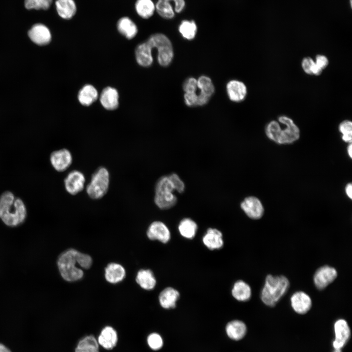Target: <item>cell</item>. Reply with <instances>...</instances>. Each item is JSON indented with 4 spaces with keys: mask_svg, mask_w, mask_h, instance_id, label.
I'll use <instances>...</instances> for the list:
<instances>
[{
    "mask_svg": "<svg viewBox=\"0 0 352 352\" xmlns=\"http://www.w3.org/2000/svg\"><path fill=\"white\" fill-rule=\"evenodd\" d=\"M27 212L23 200L10 191L0 196V219L7 226L16 227L26 220Z\"/></svg>",
    "mask_w": 352,
    "mask_h": 352,
    "instance_id": "1",
    "label": "cell"
},
{
    "mask_svg": "<svg viewBox=\"0 0 352 352\" xmlns=\"http://www.w3.org/2000/svg\"><path fill=\"white\" fill-rule=\"evenodd\" d=\"M279 122H270L265 128L267 136L278 144L291 143L298 140L300 137V130L293 121L286 116L278 118Z\"/></svg>",
    "mask_w": 352,
    "mask_h": 352,
    "instance_id": "2",
    "label": "cell"
},
{
    "mask_svg": "<svg viewBox=\"0 0 352 352\" xmlns=\"http://www.w3.org/2000/svg\"><path fill=\"white\" fill-rule=\"evenodd\" d=\"M289 287L288 279L283 276L268 275L261 293V298L266 306L273 307L285 294Z\"/></svg>",
    "mask_w": 352,
    "mask_h": 352,
    "instance_id": "3",
    "label": "cell"
},
{
    "mask_svg": "<svg viewBox=\"0 0 352 352\" xmlns=\"http://www.w3.org/2000/svg\"><path fill=\"white\" fill-rule=\"evenodd\" d=\"M77 250L70 248L63 252L57 261V266L61 277L67 282L81 279L84 275L83 270L78 267Z\"/></svg>",
    "mask_w": 352,
    "mask_h": 352,
    "instance_id": "4",
    "label": "cell"
},
{
    "mask_svg": "<svg viewBox=\"0 0 352 352\" xmlns=\"http://www.w3.org/2000/svg\"><path fill=\"white\" fill-rule=\"evenodd\" d=\"M110 184V174L104 167L98 168L92 175L86 188L87 193L93 199L103 198L108 192Z\"/></svg>",
    "mask_w": 352,
    "mask_h": 352,
    "instance_id": "5",
    "label": "cell"
},
{
    "mask_svg": "<svg viewBox=\"0 0 352 352\" xmlns=\"http://www.w3.org/2000/svg\"><path fill=\"white\" fill-rule=\"evenodd\" d=\"M147 41L152 48L157 49L158 63L163 66H168L174 57L172 44L169 38L163 34L155 33L152 35Z\"/></svg>",
    "mask_w": 352,
    "mask_h": 352,
    "instance_id": "6",
    "label": "cell"
},
{
    "mask_svg": "<svg viewBox=\"0 0 352 352\" xmlns=\"http://www.w3.org/2000/svg\"><path fill=\"white\" fill-rule=\"evenodd\" d=\"M337 276V272L333 267L324 265L315 272L313 281L315 286L320 290L326 288L332 283Z\"/></svg>",
    "mask_w": 352,
    "mask_h": 352,
    "instance_id": "7",
    "label": "cell"
},
{
    "mask_svg": "<svg viewBox=\"0 0 352 352\" xmlns=\"http://www.w3.org/2000/svg\"><path fill=\"white\" fill-rule=\"evenodd\" d=\"M85 183V176L78 170L70 172L64 179L65 189L71 195H75L82 191L84 188Z\"/></svg>",
    "mask_w": 352,
    "mask_h": 352,
    "instance_id": "8",
    "label": "cell"
},
{
    "mask_svg": "<svg viewBox=\"0 0 352 352\" xmlns=\"http://www.w3.org/2000/svg\"><path fill=\"white\" fill-rule=\"evenodd\" d=\"M50 161L56 171L62 172L66 171L71 165L72 162V156L68 150L61 149L51 153Z\"/></svg>",
    "mask_w": 352,
    "mask_h": 352,
    "instance_id": "9",
    "label": "cell"
},
{
    "mask_svg": "<svg viewBox=\"0 0 352 352\" xmlns=\"http://www.w3.org/2000/svg\"><path fill=\"white\" fill-rule=\"evenodd\" d=\"M147 236L151 240H158L164 243L168 242L171 239L169 228L160 221H155L150 224L147 230Z\"/></svg>",
    "mask_w": 352,
    "mask_h": 352,
    "instance_id": "10",
    "label": "cell"
},
{
    "mask_svg": "<svg viewBox=\"0 0 352 352\" xmlns=\"http://www.w3.org/2000/svg\"><path fill=\"white\" fill-rule=\"evenodd\" d=\"M241 207L246 215L252 219H259L264 214V210L261 201L255 197L250 196L245 198L241 203Z\"/></svg>",
    "mask_w": 352,
    "mask_h": 352,
    "instance_id": "11",
    "label": "cell"
},
{
    "mask_svg": "<svg viewBox=\"0 0 352 352\" xmlns=\"http://www.w3.org/2000/svg\"><path fill=\"white\" fill-rule=\"evenodd\" d=\"M28 36L30 40L38 45L48 44L51 39V34L48 28L43 24H34L29 30Z\"/></svg>",
    "mask_w": 352,
    "mask_h": 352,
    "instance_id": "12",
    "label": "cell"
},
{
    "mask_svg": "<svg viewBox=\"0 0 352 352\" xmlns=\"http://www.w3.org/2000/svg\"><path fill=\"white\" fill-rule=\"evenodd\" d=\"M290 302L293 310L301 314L308 312L312 306V301L309 296L301 291H297L292 294Z\"/></svg>",
    "mask_w": 352,
    "mask_h": 352,
    "instance_id": "13",
    "label": "cell"
},
{
    "mask_svg": "<svg viewBox=\"0 0 352 352\" xmlns=\"http://www.w3.org/2000/svg\"><path fill=\"white\" fill-rule=\"evenodd\" d=\"M198 88L200 89L198 94L197 106H203L209 101L214 93L215 88L211 79L206 76H200L197 80Z\"/></svg>",
    "mask_w": 352,
    "mask_h": 352,
    "instance_id": "14",
    "label": "cell"
},
{
    "mask_svg": "<svg viewBox=\"0 0 352 352\" xmlns=\"http://www.w3.org/2000/svg\"><path fill=\"white\" fill-rule=\"evenodd\" d=\"M335 339L333 343L336 349L342 348L350 336V329L348 323L344 319L337 320L334 324Z\"/></svg>",
    "mask_w": 352,
    "mask_h": 352,
    "instance_id": "15",
    "label": "cell"
},
{
    "mask_svg": "<svg viewBox=\"0 0 352 352\" xmlns=\"http://www.w3.org/2000/svg\"><path fill=\"white\" fill-rule=\"evenodd\" d=\"M226 89L228 97L232 101H242L246 96V87L241 81L235 80L229 81L227 84Z\"/></svg>",
    "mask_w": 352,
    "mask_h": 352,
    "instance_id": "16",
    "label": "cell"
},
{
    "mask_svg": "<svg viewBox=\"0 0 352 352\" xmlns=\"http://www.w3.org/2000/svg\"><path fill=\"white\" fill-rule=\"evenodd\" d=\"M202 242L209 249H219L223 245L222 233L217 229L209 228L202 238Z\"/></svg>",
    "mask_w": 352,
    "mask_h": 352,
    "instance_id": "17",
    "label": "cell"
},
{
    "mask_svg": "<svg viewBox=\"0 0 352 352\" xmlns=\"http://www.w3.org/2000/svg\"><path fill=\"white\" fill-rule=\"evenodd\" d=\"M118 93L113 88L108 87L101 92L100 101L103 107L108 110H114L118 106Z\"/></svg>",
    "mask_w": 352,
    "mask_h": 352,
    "instance_id": "18",
    "label": "cell"
},
{
    "mask_svg": "<svg viewBox=\"0 0 352 352\" xmlns=\"http://www.w3.org/2000/svg\"><path fill=\"white\" fill-rule=\"evenodd\" d=\"M179 297V293L172 287L164 288L159 294L158 299L160 306L165 309L174 308Z\"/></svg>",
    "mask_w": 352,
    "mask_h": 352,
    "instance_id": "19",
    "label": "cell"
},
{
    "mask_svg": "<svg viewBox=\"0 0 352 352\" xmlns=\"http://www.w3.org/2000/svg\"><path fill=\"white\" fill-rule=\"evenodd\" d=\"M246 331L247 328L244 323L238 320L229 322L225 327L227 336L233 340L238 341L242 339Z\"/></svg>",
    "mask_w": 352,
    "mask_h": 352,
    "instance_id": "20",
    "label": "cell"
},
{
    "mask_svg": "<svg viewBox=\"0 0 352 352\" xmlns=\"http://www.w3.org/2000/svg\"><path fill=\"white\" fill-rule=\"evenodd\" d=\"M117 341L116 330L110 326H107L102 330L97 341L104 349L111 350L116 345Z\"/></svg>",
    "mask_w": 352,
    "mask_h": 352,
    "instance_id": "21",
    "label": "cell"
},
{
    "mask_svg": "<svg viewBox=\"0 0 352 352\" xmlns=\"http://www.w3.org/2000/svg\"><path fill=\"white\" fill-rule=\"evenodd\" d=\"M153 48L147 41L138 45L135 50L136 60L142 66H151L153 61L152 51Z\"/></svg>",
    "mask_w": 352,
    "mask_h": 352,
    "instance_id": "22",
    "label": "cell"
},
{
    "mask_svg": "<svg viewBox=\"0 0 352 352\" xmlns=\"http://www.w3.org/2000/svg\"><path fill=\"white\" fill-rule=\"evenodd\" d=\"M105 271L106 280L111 284H116L122 281L126 276L125 268L117 263H110L107 265Z\"/></svg>",
    "mask_w": 352,
    "mask_h": 352,
    "instance_id": "23",
    "label": "cell"
},
{
    "mask_svg": "<svg viewBox=\"0 0 352 352\" xmlns=\"http://www.w3.org/2000/svg\"><path fill=\"white\" fill-rule=\"evenodd\" d=\"M55 5L59 16L64 19H71L76 12L77 7L74 0H57Z\"/></svg>",
    "mask_w": 352,
    "mask_h": 352,
    "instance_id": "24",
    "label": "cell"
},
{
    "mask_svg": "<svg viewBox=\"0 0 352 352\" xmlns=\"http://www.w3.org/2000/svg\"><path fill=\"white\" fill-rule=\"evenodd\" d=\"M117 28L119 32L128 39L133 38L138 32L135 23L127 17H122L118 21Z\"/></svg>",
    "mask_w": 352,
    "mask_h": 352,
    "instance_id": "25",
    "label": "cell"
},
{
    "mask_svg": "<svg viewBox=\"0 0 352 352\" xmlns=\"http://www.w3.org/2000/svg\"><path fill=\"white\" fill-rule=\"evenodd\" d=\"M154 201L160 209H168L176 204L177 198L173 192H155Z\"/></svg>",
    "mask_w": 352,
    "mask_h": 352,
    "instance_id": "26",
    "label": "cell"
},
{
    "mask_svg": "<svg viewBox=\"0 0 352 352\" xmlns=\"http://www.w3.org/2000/svg\"><path fill=\"white\" fill-rule=\"evenodd\" d=\"M231 292L233 297L239 301H247L251 296L250 286L242 280H239L235 283Z\"/></svg>",
    "mask_w": 352,
    "mask_h": 352,
    "instance_id": "27",
    "label": "cell"
},
{
    "mask_svg": "<svg viewBox=\"0 0 352 352\" xmlns=\"http://www.w3.org/2000/svg\"><path fill=\"white\" fill-rule=\"evenodd\" d=\"M136 282L142 288L152 290L155 287L156 279L150 269H141L137 272Z\"/></svg>",
    "mask_w": 352,
    "mask_h": 352,
    "instance_id": "28",
    "label": "cell"
},
{
    "mask_svg": "<svg viewBox=\"0 0 352 352\" xmlns=\"http://www.w3.org/2000/svg\"><path fill=\"white\" fill-rule=\"evenodd\" d=\"M98 97V92L92 85H86L79 91L78 100L84 106H89L93 103Z\"/></svg>",
    "mask_w": 352,
    "mask_h": 352,
    "instance_id": "29",
    "label": "cell"
},
{
    "mask_svg": "<svg viewBox=\"0 0 352 352\" xmlns=\"http://www.w3.org/2000/svg\"><path fill=\"white\" fill-rule=\"evenodd\" d=\"M178 229L180 235L186 239H193L196 235L198 225L190 218L183 219L179 222Z\"/></svg>",
    "mask_w": 352,
    "mask_h": 352,
    "instance_id": "30",
    "label": "cell"
},
{
    "mask_svg": "<svg viewBox=\"0 0 352 352\" xmlns=\"http://www.w3.org/2000/svg\"><path fill=\"white\" fill-rule=\"evenodd\" d=\"M135 9L140 17L147 19L153 15L155 7L152 0H137L135 3Z\"/></svg>",
    "mask_w": 352,
    "mask_h": 352,
    "instance_id": "31",
    "label": "cell"
},
{
    "mask_svg": "<svg viewBox=\"0 0 352 352\" xmlns=\"http://www.w3.org/2000/svg\"><path fill=\"white\" fill-rule=\"evenodd\" d=\"M98 345L94 336L88 335L78 342L75 352H99Z\"/></svg>",
    "mask_w": 352,
    "mask_h": 352,
    "instance_id": "32",
    "label": "cell"
},
{
    "mask_svg": "<svg viewBox=\"0 0 352 352\" xmlns=\"http://www.w3.org/2000/svg\"><path fill=\"white\" fill-rule=\"evenodd\" d=\"M178 31L184 38L191 40L196 36L197 26L194 21L183 20L178 26Z\"/></svg>",
    "mask_w": 352,
    "mask_h": 352,
    "instance_id": "33",
    "label": "cell"
},
{
    "mask_svg": "<svg viewBox=\"0 0 352 352\" xmlns=\"http://www.w3.org/2000/svg\"><path fill=\"white\" fill-rule=\"evenodd\" d=\"M155 7L159 15L164 19H172L175 17L174 9L172 4L167 1L158 0Z\"/></svg>",
    "mask_w": 352,
    "mask_h": 352,
    "instance_id": "34",
    "label": "cell"
},
{
    "mask_svg": "<svg viewBox=\"0 0 352 352\" xmlns=\"http://www.w3.org/2000/svg\"><path fill=\"white\" fill-rule=\"evenodd\" d=\"M52 0H25L24 6L27 9H48Z\"/></svg>",
    "mask_w": 352,
    "mask_h": 352,
    "instance_id": "35",
    "label": "cell"
},
{
    "mask_svg": "<svg viewBox=\"0 0 352 352\" xmlns=\"http://www.w3.org/2000/svg\"><path fill=\"white\" fill-rule=\"evenodd\" d=\"M339 130L342 134V139L346 142L351 143L352 140V123L349 120L342 122L339 126Z\"/></svg>",
    "mask_w": 352,
    "mask_h": 352,
    "instance_id": "36",
    "label": "cell"
},
{
    "mask_svg": "<svg viewBox=\"0 0 352 352\" xmlns=\"http://www.w3.org/2000/svg\"><path fill=\"white\" fill-rule=\"evenodd\" d=\"M147 343L150 348L154 351L160 349L163 345L161 336L157 333L150 334L148 336Z\"/></svg>",
    "mask_w": 352,
    "mask_h": 352,
    "instance_id": "37",
    "label": "cell"
},
{
    "mask_svg": "<svg viewBox=\"0 0 352 352\" xmlns=\"http://www.w3.org/2000/svg\"><path fill=\"white\" fill-rule=\"evenodd\" d=\"M77 257L78 264L80 267L84 269H88L90 267L92 260L89 255L78 251Z\"/></svg>",
    "mask_w": 352,
    "mask_h": 352,
    "instance_id": "38",
    "label": "cell"
},
{
    "mask_svg": "<svg viewBox=\"0 0 352 352\" xmlns=\"http://www.w3.org/2000/svg\"><path fill=\"white\" fill-rule=\"evenodd\" d=\"M171 180L175 190L178 193H182L184 191L185 184L179 176L175 173H173L168 176Z\"/></svg>",
    "mask_w": 352,
    "mask_h": 352,
    "instance_id": "39",
    "label": "cell"
},
{
    "mask_svg": "<svg viewBox=\"0 0 352 352\" xmlns=\"http://www.w3.org/2000/svg\"><path fill=\"white\" fill-rule=\"evenodd\" d=\"M183 90L186 93H195L198 89L197 80L194 78H189L184 83Z\"/></svg>",
    "mask_w": 352,
    "mask_h": 352,
    "instance_id": "40",
    "label": "cell"
},
{
    "mask_svg": "<svg viewBox=\"0 0 352 352\" xmlns=\"http://www.w3.org/2000/svg\"><path fill=\"white\" fill-rule=\"evenodd\" d=\"M314 63L313 59L309 57L304 58L302 61L303 70L308 74L311 75V68Z\"/></svg>",
    "mask_w": 352,
    "mask_h": 352,
    "instance_id": "41",
    "label": "cell"
},
{
    "mask_svg": "<svg viewBox=\"0 0 352 352\" xmlns=\"http://www.w3.org/2000/svg\"><path fill=\"white\" fill-rule=\"evenodd\" d=\"M184 101L188 106H197L198 94L195 93H185Z\"/></svg>",
    "mask_w": 352,
    "mask_h": 352,
    "instance_id": "42",
    "label": "cell"
},
{
    "mask_svg": "<svg viewBox=\"0 0 352 352\" xmlns=\"http://www.w3.org/2000/svg\"><path fill=\"white\" fill-rule=\"evenodd\" d=\"M316 64L322 69L325 68L329 64V60L327 57L323 55H317L315 58Z\"/></svg>",
    "mask_w": 352,
    "mask_h": 352,
    "instance_id": "43",
    "label": "cell"
},
{
    "mask_svg": "<svg viewBox=\"0 0 352 352\" xmlns=\"http://www.w3.org/2000/svg\"><path fill=\"white\" fill-rule=\"evenodd\" d=\"M171 3L173 2L174 4V10L176 13H180L183 11L185 6L184 0H164Z\"/></svg>",
    "mask_w": 352,
    "mask_h": 352,
    "instance_id": "44",
    "label": "cell"
},
{
    "mask_svg": "<svg viewBox=\"0 0 352 352\" xmlns=\"http://www.w3.org/2000/svg\"><path fill=\"white\" fill-rule=\"evenodd\" d=\"M346 193L347 196L352 199V186L351 183H349L346 187Z\"/></svg>",
    "mask_w": 352,
    "mask_h": 352,
    "instance_id": "45",
    "label": "cell"
},
{
    "mask_svg": "<svg viewBox=\"0 0 352 352\" xmlns=\"http://www.w3.org/2000/svg\"><path fill=\"white\" fill-rule=\"evenodd\" d=\"M0 352H11L4 344L0 343Z\"/></svg>",
    "mask_w": 352,
    "mask_h": 352,
    "instance_id": "46",
    "label": "cell"
},
{
    "mask_svg": "<svg viewBox=\"0 0 352 352\" xmlns=\"http://www.w3.org/2000/svg\"><path fill=\"white\" fill-rule=\"evenodd\" d=\"M352 145L351 143L348 147V152L350 157L352 156Z\"/></svg>",
    "mask_w": 352,
    "mask_h": 352,
    "instance_id": "47",
    "label": "cell"
}]
</instances>
